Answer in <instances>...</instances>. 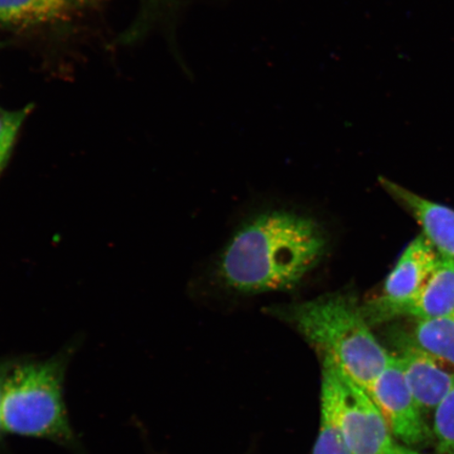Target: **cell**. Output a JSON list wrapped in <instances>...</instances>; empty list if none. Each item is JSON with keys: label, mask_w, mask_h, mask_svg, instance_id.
Wrapping results in <instances>:
<instances>
[{"label": "cell", "mask_w": 454, "mask_h": 454, "mask_svg": "<svg viewBox=\"0 0 454 454\" xmlns=\"http://www.w3.org/2000/svg\"><path fill=\"white\" fill-rule=\"evenodd\" d=\"M327 232L310 215L271 211L254 215L232 236L219 261V277L241 294L291 291L325 257Z\"/></svg>", "instance_id": "cell-1"}, {"label": "cell", "mask_w": 454, "mask_h": 454, "mask_svg": "<svg viewBox=\"0 0 454 454\" xmlns=\"http://www.w3.org/2000/svg\"><path fill=\"white\" fill-rule=\"evenodd\" d=\"M268 311L293 327L322 359L334 363L367 393L393 356L374 336L353 293L323 294L304 302L271 306Z\"/></svg>", "instance_id": "cell-2"}, {"label": "cell", "mask_w": 454, "mask_h": 454, "mask_svg": "<svg viewBox=\"0 0 454 454\" xmlns=\"http://www.w3.org/2000/svg\"><path fill=\"white\" fill-rule=\"evenodd\" d=\"M67 364L65 354L11 366L2 400L5 433L75 446L64 400Z\"/></svg>", "instance_id": "cell-3"}, {"label": "cell", "mask_w": 454, "mask_h": 454, "mask_svg": "<svg viewBox=\"0 0 454 454\" xmlns=\"http://www.w3.org/2000/svg\"><path fill=\"white\" fill-rule=\"evenodd\" d=\"M321 404L332 411L353 454H391L394 436L376 403L332 361L322 359Z\"/></svg>", "instance_id": "cell-4"}, {"label": "cell", "mask_w": 454, "mask_h": 454, "mask_svg": "<svg viewBox=\"0 0 454 454\" xmlns=\"http://www.w3.org/2000/svg\"><path fill=\"white\" fill-rule=\"evenodd\" d=\"M440 258L438 249L423 234L410 243L386 279L382 292L362 305L369 325L399 319L403 310L421 291Z\"/></svg>", "instance_id": "cell-5"}, {"label": "cell", "mask_w": 454, "mask_h": 454, "mask_svg": "<svg viewBox=\"0 0 454 454\" xmlns=\"http://www.w3.org/2000/svg\"><path fill=\"white\" fill-rule=\"evenodd\" d=\"M368 394L382 412L391 434L403 444L425 445L434 439L433 429L414 400L395 355L391 356L388 366Z\"/></svg>", "instance_id": "cell-6"}, {"label": "cell", "mask_w": 454, "mask_h": 454, "mask_svg": "<svg viewBox=\"0 0 454 454\" xmlns=\"http://www.w3.org/2000/svg\"><path fill=\"white\" fill-rule=\"evenodd\" d=\"M395 356L419 410L434 412L451 388L454 367L407 340Z\"/></svg>", "instance_id": "cell-7"}, {"label": "cell", "mask_w": 454, "mask_h": 454, "mask_svg": "<svg viewBox=\"0 0 454 454\" xmlns=\"http://www.w3.org/2000/svg\"><path fill=\"white\" fill-rule=\"evenodd\" d=\"M381 184L421 226L422 234L441 254L454 261V209L416 194L388 179Z\"/></svg>", "instance_id": "cell-8"}, {"label": "cell", "mask_w": 454, "mask_h": 454, "mask_svg": "<svg viewBox=\"0 0 454 454\" xmlns=\"http://www.w3.org/2000/svg\"><path fill=\"white\" fill-rule=\"evenodd\" d=\"M454 314V261L441 254L416 297L403 310L401 317L411 320L435 319Z\"/></svg>", "instance_id": "cell-9"}, {"label": "cell", "mask_w": 454, "mask_h": 454, "mask_svg": "<svg viewBox=\"0 0 454 454\" xmlns=\"http://www.w3.org/2000/svg\"><path fill=\"white\" fill-rule=\"evenodd\" d=\"M77 0H0V25L35 26L66 20Z\"/></svg>", "instance_id": "cell-10"}, {"label": "cell", "mask_w": 454, "mask_h": 454, "mask_svg": "<svg viewBox=\"0 0 454 454\" xmlns=\"http://www.w3.org/2000/svg\"><path fill=\"white\" fill-rule=\"evenodd\" d=\"M413 321L407 342L454 367V314Z\"/></svg>", "instance_id": "cell-11"}, {"label": "cell", "mask_w": 454, "mask_h": 454, "mask_svg": "<svg viewBox=\"0 0 454 454\" xmlns=\"http://www.w3.org/2000/svg\"><path fill=\"white\" fill-rule=\"evenodd\" d=\"M433 434L440 454H454V382L435 408Z\"/></svg>", "instance_id": "cell-12"}, {"label": "cell", "mask_w": 454, "mask_h": 454, "mask_svg": "<svg viewBox=\"0 0 454 454\" xmlns=\"http://www.w3.org/2000/svg\"><path fill=\"white\" fill-rule=\"evenodd\" d=\"M312 454H353L336 419L325 405L321 404L319 434Z\"/></svg>", "instance_id": "cell-13"}, {"label": "cell", "mask_w": 454, "mask_h": 454, "mask_svg": "<svg viewBox=\"0 0 454 454\" xmlns=\"http://www.w3.org/2000/svg\"><path fill=\"white\" fill-rule=\"evenodd\" d=\"M28 112L27 107L15 111L0 109V170L8 160Z\"/></svg>", "instance_id": "cell-14"}, {"label": "cell", "mask_w": 454, "mask_h": 454, "mask_svg": "<svg viewBox=\"0 0 454 454\" xmlns=\"http://www.w3.org/2000/svg\"><path fill=\"white\" fill-rule=\"evenodd\" d=\"M13 363L10 362H0V441H2L4 434L5 433L3 424L2 416V400H3V390L5 381V378L8 376L11 366Z\"/></svg>", "instance_id": "cell-15"}, {"label": "cell", "mask_w": 454, "mask_h": 454, "mask_svg": "<svg viewBox=\"0 0 454 454\" xmlns=\"http://www.w3.org/2000/svg\"><path fill=\"white\" fill-rule=\"evenodd\" d=\"M391 454H421V453H419L418 451L411 450V447L400 446V445L395 444L394 450H393V452H391Z\"/></svg>", "instance_id": "cell-16"}]
</instances>
